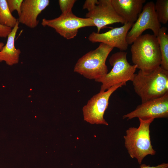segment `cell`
I'll list each match as a JSON object with an SVG mask.
<instances>
[{
	"label": "cell",
	"instance_id": "7402d4cb",
	"mask_svg": "<svg viewBox=\"0 0 168 168\" xmlns=\"http://www.w3.org/2000/svg\"><path fill=\"white\" fill-rule=\"evenodd\" d=\"M140 168H168V164L163 163L156 166H150L143 164H141Z\"/></svg>",
	"mask_w": 168,
	"mask_h": 168
},
{
	"label": "cell",
	"instance_id": "5b68a950",
	"mask_svg": "<svg viewBox=\"0 0 168 168\" xmlns=\"http://www.w3.org/2000/svg\"><path fill=\"white\" fill-rule=\"evenodd\" d=\"M127 52L120 51L113 54L109 59L111 70L103 78L95 80L100 82V91H104L111 87L120 83L126 84L129 81H132L137 68L135 65H131L127 58Z\"/></svg>",
	"mask_w": 168,
	"mask_h": 168
},
{
	"label": "cell",
	"instance_id": "9a60e30c",
	"mask_svg": "<svg viewBox=\"0 0 168 168\" xmlns=\"http://www.w3.org/2000/svg\"><path fill=\"white\" fill-rule=\"evenodd\" d=\"M167 28L161 27L156 37L157 38L161 57L160 66L164 70L168 71V35Z\"/></svg>",
	"mask_w": 168,
	"mask_h": 168
},
{
	"label": "cell",
	"instance_id": "ac0fdd59",
	"mask_svg": "<svg viewBox=\"0 0 168 168\" xmlns=\"http://www.w3.org/2000/svg\"><path fill=\"white\" fill-rule=\"evenodd\" d=\"M76 1L75 0H58V4L62 13L72 12V9Z\"/></svg>",
	"mask_w": 168,
	"mask_h": 168
},
{
	"label": "cell",
	"instance_id": "8fae6325",
	"mask_svg": "<svg viewBox=\"0 0 168 168\" xmlns=\"http://www.w3.org/2000/svg\"><path fill=\"white\" fill-rule=\"evenodd\" d=\"M133 23L125 22L123 26L112 29L103 33L92 32L88 36V40L92 43L100 42L124 51L128 44L126 40L128 33Z\"/></svg>",
	"mask_w": 168,
	"mask_h": 168
},
{
	"label": "cell",
	"instance_id": "5bb4252c",
	"mask_svg": "<svg viewBox=\"0 0 168 168\" xmlns=\"http://www.w3.org/2000/svg\"><path fill=\"white\" fill-rule=\"evenodd\" d=\"M18 21L7 36L6 44L0 51V62L4 61L8 65L17 63L19 61L21 51L15 45V40L17 32L19 29Z\"/></svg>",
	"mask_w": 168,
	"mask_h": 168
},
{
	"label": "cell",
	"instance_id": "ba28073f",
	"mask_svg": "<svg viewBox=\"0 0 168 168\" xmlns=\"http://www.w3.org/2000/svg\"><path fill=\"white\" fill-rule=\"evenodd\" d=\"M161 27L156 13L155 3L152 1L148 2L143 6L137 19L128 33L127 42L128 45L132 44L147 29L152 30L153 35L156 36Z\"/></svg>",
	"mask_w": 168,
	"mask_h": 168
},
{
	"label": "cell",
	"instance_id": "6da1fadb",
	"mask_svg": "<svg viewBox=\"0 0 168 168\" xmlns=\"http://www.w3.org/2000/svg\"><path fill=\"white\" fill-rule=\"evenodd\" d=\"M131 52L133 63L144 73H149L161 65L158 41L154 35L146 34L139 36L132 44Z\"/></svg>",
	"mask_w": 168,
	"mask_h": 168
},
{
	"label": "cell",
	"instance_id": "7a4b0ae2",
	"mask_svg": "<svg viewBox=\"0 0 168 168\" xmlns=\"http://www.w3.org/2000/svg\"><path fill=\"white\" fill-rule=\"evenodd\" d=\"M132 82L135 92L143 103L168 92V71L160 66L147 74L139 70Z\"/></svg>",
	"mask_w": 168,
	"mask_h": 168
},
{
	"label": "cell",
	"instance_id": "603a6c76",
	"mask_svg": "<svg viewBox=\"0 0 168 168\" xmlns=\"http://www.w3.org/2000/svg\"><path fill=\"white\" fill-rule=\"evenodd\" d=\"M4 45L3 43L2 42H0V51L2 49Z\"/></svg>",
	"mask_w": 168,
	"mask_h": 168
},
{
	"label": "cell",
	"instance_id": "7c38bea8",
	"mask_svg": "<svg viewBox=\"0 0 168 168\" xmlns=\"http://www.w3.org/2000/svg\"><path fill=\"white\" fill-rule=\"evenodd\" d=\"M49 2V0H24L17 19L19 23L31 28H35L39 21L38 16Z\"/></svg>",
	"mask_w": 168,
	"mask_h": 168
},
{
	"label": "cell",
	"instance_id": "2e32d148",
	"mask_svg": "<svg viewBox=\"0 0 168 168\" xmlns=\"http://www.w3.org/2000/svg\"><path fill=\"white\" fill-rule=\"evenodd\" d=\"M10 12L7 0H0V24L4 26L13 28L18 21Z\"/></svg>",
	"mask_w": 168,
	"mask_h": 168
},
{
	"label": "cell",
	"instance_id": "8992f818",
	"mask_svg": "<svg viewBox=\"0 0 168 168\" xmlns=\"http://www.w3.org/2000/svg\"><path fill=\"white\" fill-rule=\"evenodd\" d=\"M41 25L44 27L53 28L61 36L67 40L76 36L78 30L81 28L95 26L91 19L77 17L72 12L62 13L58 17L53 19L43 18Z\"/></svg>",
	"mask_w": 168,
	"mask_h": 168
},
{
	"label": "cell",
	"instance_id": "52a82bcc",
	"mask_svg": "<svg viewBox=\"0 0 168 168\" xmlns=\"http://www.w3.org/2000/svg\"><path fill=\"white\" fill-rule=\"evenodd\" d=\"M125 85L123 83L117 84L93 96L83 107L84 120L91 124L108 125L104 116L108 106L110 98L118 88Z\"/></svg>",
	"mask_w": 168,
	"mask_h": 168
},
{
	"label": "cell",
	"instance_id": "277c9868",
	"mask_svg": "<svg viewBox=\"0 0 168 168\" xmlns=\"http://www.w3.org/2000/svg\"><path fill=\"white\" fill-rule=\"evenodd\" d=\"M114 48L100 43L98 47L79 58L74 71L89 79L95 81L103 78L108 73L106 59Z\"/></svg>",
	"mask_w": 168,
	"mask_h": 168
},
{
	"label": "cell",
	"instance_id": "4fadbf2b",
	"mask_svg": "<svg viewBox=\"0 0 168 168\" xmlns=\"http://www.w3.org/2000/svg\"><path fill=\"white\" fill-rule=\"evenodd\" d=\"M145 0H111L117 14L126 22L134 23L141 12Z\"/></svg>",
	"mask_w": 168,
	"mask_h": 168
},
{
	"label": "cell",
	"instance_id": "3957f363",
	"mask_svg": "<svg viewBox=\"0 0 168 168\" xmlns=\"http://www.w3.org/2000/svg\"><path fill=\"white\" fill-rule=\"evenodd\" d=\"M138 119L139 127L128 128L124 138L125 147L130 157L136 159L141 165L146 156L154 155L156 151L151 144L150 129V124L154 119Z\"/></svg>",
	"mask_w": 168,
	"mask_h": 168
},
{
	"label": "cell",
	"instance_id": "9c48e42d",
	"mask_svg": "<svg viewBox=\"0 0 168 168\" xmlns=\"http://www.w3.org/2000/svg\"><path fill=\"white\" fill-rule=\"evenodd\" d=\"M168 117V92L163 96L142 103L130 112L124 115L123 119L134 118L146 119Z\"/></svg>",
	"mask_w": 168,
	"mask_h": 168
},
{
	"label": "cell",
	"instance_id": "44dd1931",
	"mask_svg": "<svg viewBox=\"0 0 168 168\" xmlns=\"http://www.w3.org/2000/svg\"><path fill=\"white\" fill-rule=\"evenodd\" d=\"M12 29L0 24V37L6 38L11 32Z\"/></svg>",
	"mask_w": 168,
	"mask_h": 168
},
{
	"label": "cell",
	"instance_id": "30bf717a",
	"mask_svg": "<svg viewBox=\"0 0 168 168\" xmlns=\"http://www.w3.org/2000/svg\"><path fill=\"white\" fill-rule=\"evenodd\" d=\"M86 18L92 20L97 32L106 26L116 23L124 24L126 22L116 13L111 2V0H99L92 10L88 11Z\"/></svg>",
	"mask_w": 168,
	"mask_h": 168
},
{
	"label": "cell",
	"instance_id": "d6986e66",
	"mask_svg": "<svg viewBox=\"0 0 168 168\" xmlns=\"http://www.w3.org/2000/svg\"><path fill=\"white\" fill-rule=\"evenodd\" d=\"M23 0H7L8 7L12 13L16 10L19 16L21 13V7Z\"/></svg>",
	"mask_w": 168,
	"mask_h": 168
},
{
	"label": "cell",
	"instance_id": "e0dca14e",
	"mask_svg": "<svg viewBox=\"0 0 168 168\" xmlns=\"http://www.w3.org/2000/svg\"><path fill=\"white\" fill-rule=\"evenodd\" d=\"M155 8L159 22L166 24L168 21V0H157L155 4Z\"/></svg>",
	"mask_w": 168,
	"mask_h": 168
},
{
	"label": "cell",
	"instance_id": "ffe728a7",
	"mask_svg": "<svg viewBox=\"0 0 168 168\" xmlns=\"http://www.w3.org/2000/svg\"><path fill=\"white\" fill-rule=\"evenodd\" d=\"M98 2L97 0H86L83 6V9H86L89 11L93 9Z\"/></svg>",
	"mask_w": 168,
	"mask_h": 168
}]
</instances>
